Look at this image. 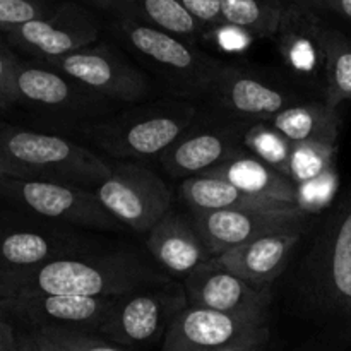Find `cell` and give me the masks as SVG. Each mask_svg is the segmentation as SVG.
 Here are the masks:
<instances>
[{"label":"cell","mask_w":351,"mask_h":351,"mask_svg":"<svg viewBox=\"0 0 351 351\" xmlns=\"http://www.w3.org/2000/svg\"><path fill=\"white\" fill-rule=\"evenodd\" d=\"M5 47H9V45H7L5 36H3V34L0 33V48H5Z\"/></svg>","instance_id":"b9f144b4"},{"label":"cell","mask_w":351,"mask_h":351,"mask_svg":"<svg viewBox=\"0 0 351 351\" xmlns=\"http://www.w3.org/2000/svg\"><path fill=\"white\" fill-rule=\"evenodd\" d=\"M50 14L45 0H0V33L5 36L16 27Z\"/></svg>","instance_id":"4dcf8cb0"},{"label":"cell","mask_w":351,"mask_h":351,"mask_svg":"<svg viewBox=\"0 0 351 351\" xmlns=\"http://www.w3.org/2000/svg\"><path fill=\"white\" fill-rule=\"evenodd\" d=\"M117 36L178 98L213 96L225 62L167 31L115 21Z\"/></svg>","instance_id":"3957f363"},{"label":"cell","mask_w":351,"mask_h":351,"mask_svg":"<svg viewBox=\"0 0 351 351\" xmlns=\"http://www.w3.org/2000/svg\"><path fill=\"white\" fill-rule=\"evenodd\" d=\"M250 125L247 120L209 125L194 123L160 158L161 167L170 177L180 180L208 173L245 149L243 137Z\"/></svg>","instance_id":"9a60e30c"},{"label":"cell","mask_w":351,"mask_h":351,"mask_svg":"<svg viewBox=\"0 0 351 351\" xmlns=\"http://www.w3.org/2000/svg\"><path fill=\"white\" fill-rule=\"evenodd\" d=\"M0 351H21L16 328L0 319Z\"/></svg>","instance_id":"d590c367"},{"label":"cell","mask_w":351,"mask_h":351,"mask_svg":"<svg viewBox=\"0 0 351 351\" xmlns=\"http://www.w3.org/2000/svg\"><path fill=\"white\" fill-rule=\"evenodd\" d=\"M211 98L230 115L240 120L273 119L283 110L302 103V96L278 88L239 65L225 64Z\"/></svg>","instance_id":"ac0fdd59"},{"label":"cell","mask_w":351,"mask_h":351,"mask_svg":"<svg viewBox=\"0 0 351 351\" xmlns=\"http://www.w3.org/2000/svg\"><path fill=\"white\" fill-rule=\"evenodd\" d=\"M187 304L223 314L266 321L269 311V287H256L233 273L206 263L184 280Z\"/></svg>","instance_id":"e0dca14e"},{"label":"cell","mask_w":351,"mask_h":351,"mask_svg":"<svg viewBox=\"0 0 351 351\" xmlns=\"http://www.w3.org/2000/svg\"><path fill=\"white\" fill-rule=\"evenodd\" d=\"M204 175L223 178L228 184L235 185L237 189H240L245 194L254 195V197L298 206L297 185L287 175L274 170L273 167L261 161L259 158L250 154L247 149H242L239 154L225 161L221 167L215 168Z\"/></svg>","instance_id":"603a6c76"},{"label":"cell","mask_w":351,"mask_h":351,"mask_svg":"<svg viewBox=\"0 0 351 351\" xmlns=\"http://www.w3.org/2000/svg\"><path fill=\"white\" fill-rule=\"evenodd\" d=\"M96 9L112 14L117 21L143 24L167 31L194 43L206 36V27L199 24L177 0H86Z\"/></svg>","instance_id":"7402d4cb"},{"label":"cell","mask_w":351,"mask_h":351,"mask_svg":"<svg viewBox=\"0 0 351 351\" xmlns=\"http://www.w3.org/2000/svg\"><path fill=\"white\" fill-rule=\"evenodd\" d=\"M117 298V297H115ZM115 298L62 297V295H38V297L7 298L0 300V319L27 328L26 331L43 328L84 329L98 332Z\"/></svg>","instance_id":"2e32d148"},{"label":"cell","mask_w":351,"mask_h":351,"mask_svg":"<svg viewBox=\"0 0 351 351\" xmlns=\"http://www.w3.org/2000/svg\"><path fill=\"white\" fill-rule=\"evenodd\" d=\"M308 216L298 206L285 209H226V211H191V218L204 239L211 256L243 245L271 233L302 232Z\"/></svg>","instance_id":"7c38bea8"},{"label":"cell","mask_w":351,"mask_h":351,"mask_svg":"<svg viewBox=\"0 0 351 351\" xmlns=\"http://www.w3.org/2000/svg\"><path fill=\"white\" fill-rule=\"evenodd\" d=\"M322 24L304 5H287L280 31V50L287 67L304 81L326 89Z\"/></svg>","instance_id":"44dd1931"},{"label":"cell","mask_w":351,"mask_h":351,"mask_svg":"<svg viewBox=\"0 0 351 351\" xmlns=\"http://www.w3.org/2000/svg\"><path fill=\"white\" fill-rule=\"evenodd\" d=\"M7 178H36L29 170L19 167L9 158L3 156L0 153V180H7Z\"/></svg>","instance_id":"e575fe53"},{"label":"cell","mask_w":351,"mask_h":351,"mask_svg":"<svg viewBox=\"0 0 351 351\" xmlns=\"http://www.w3.org/2000/svg\"><path fill=\"white\" fill-rule=\"evenodd\" d=\"M17 338H19L21 351H40V350H38V346L34 345L33 338H31V335L27 331L17 332Z\"/></svg>","instance_id":"ab89813d"},{"label":"cell","mask_w":351,"mask_h":351,"mask_svg":"<svg viewBox=\"0 0 351 351\" xmlns=\"http://www.w3.org/2000/svg\"><path fill=\"white\" fill-rule=\"evenodd\" d=\"M331 10H336V12L341 14L343 17L351 21V0H336V3L332 5Z\"/></svg>","instance_id":"60d3db41"},{"label":"cell","mask_w":351,"mask_h":351,"mask_svg":"<svg viewBox=\"0 0 351 351\" xmlns=\"http://www.w3.org/2000/svg\"><path fill=\"white\" fill-rule=\"evenodd\" d=\"M31 335V338H33L34 345L38 346V350L40 351H67L65 348H62L58 343H55L53 339L47 338L45 335H41L40 331H27Z\"/></svg>","instance_id":"8d00e7d4"},{"label":"cell","mask_w":351,"mask_h":351,"mask_svg":"<svg viewBox=\"0 0 351 351\" xmlns=\"http://www.w3.org/2000/svg\"><path fill=\"white\" fill-rule=\"evenodd\" d=\"M95 17L74 2H64L40 19L29 21L5 34L10 48L23 51L31 60L47 62L74 53L98 41Z\"/></svg>","instance_id":"8fae6325"},{"label":"cell","mask_w":351,"mask_h":351,"mask_svg":"<svg viewBox=\"0 0 351 351\" xmlns=\"http://www.w3.org/2000/svg\"><path fill=\"white\" fill-rule=\"evenodd\" d=\"M41 64L117 105H137L153 96V86L147 75L106 43H95Z\"/></svg>","instance_id":"9c48e42d"},{"label":"cell","mask_w":351,"mask_h":351,"mask_svg":"<svg viewBox=\"0 0 351 351\" xmlns=\"http://www.w3.org/2000/svg\"><path fill=\"white\" fill-rule=\"evenodd\" d=\"M267 339H269V331L261 335L259 338L252 339V341L243 343V345H239V346H232V348H226L221 351H264V346H266Z\"/></svg>","instance_id":"74e56055"},{"label":"cell","mask_w":351,"mask_h":351,"mask_svg":"<svg viewBox=\"0 0 351 351\" xmlns=\"http://www.w3.org/2000/svg\"><path fill=\"white\" fill-rule=\"evenodd\" d=\"M53 339L55 343L67 351H123L119 345L106 339L105 336L95 335L93 331L84 329H65V328H43L34 329Z\"/></svg>","instance_id":"f546056e"},{"label":"cell","mask_w":351,"mask_h":351,"mask_svg":"<svg viewBox=\"0 0 351 351\" xmlns=\"http://www.w3.org/2000/svg\"><path fill=\"white\" fill-rule=\"evenodd\" d=\"M285 10V0H221V14L226 26L254 38L276 36Z\"/></svg>","instance_id":"484cf974"},{"label":"cell","mask_w":351,"mask_h":351,"mask_svg":"<svg viewBox=\"0 0 351 351\" xmlns=\"http://www.w3.org/2000/svg\"><path fill=\"white\" fill-rule=\"evenodd\" d=\"M302 232L271 233L213 257L209 263L256 285L269 287L285 271Z\"/></svg>","instance_id":"ffe728a7"},{"label":"cell","mask_w":351,"mask_h":351,"mask_svg":"<svg viewBox=\"0 0 351 351\" xmlns=\"http://www.w3.org/2000/svg\"><path fill=\"white\" fill-rule=\"evenodd\" d=\"M173 283L137 250H98L31 267L0 269V300L62 295L115 298Z\"/></svg>","instance_id":"6da1fadb"},{"label":"cell","mask_w":351,"mask_h":351,"mask_svg":"<svg viewBox=\"0 0 351 351\" xmlns=\"http://www.w3.org/2000/svg\"><path fill=\"white\" fill-rule=\"evenodd\" d=\"M21 58L12 48H0V112L17 106V64Z\"/></svg>","instance_id":"d6a6232c"},{"label":"cell","mask_w":351,"mask_h":351,"mask_svg":"<svg viewBox=\"0 0 351 351\" xmlns=\"http://www.w3.org/2000/svg\"><path fill=\"white\" fill-rule=\"evenodd\" d=\"M93 192L103 208L125 228L149 233L171 211V194L167 182L143 165L112 161V173Z\"/></svg>","instance_id":"ba28073f"},{"label":"cell","mask_w":351,"mask_h":351,"mask_svg":"<svg viewBox=\"0 0 351 351\" xmlns=\"http://www.w3.org/2000/svg\"><path fill=\"white\" fill-rule=\"evenodd\" d=\"M180 195L191 211H226V209H285L297 204L269 201L245 194L235 185L211 175H199L180 184Z\"/></svg>","instance_id":"cb8c5ba5"},{"label":"cell","mask_w":351,"mask_h":351,"mask_svg":"<svg viewBox=\"0 0 351 351\" xmlns=\"http://www.w3.org/2000/svg\"><path fill=\"white\" fill-rule=\"evenodd\" d=\"M187 305L184 287L175 283L117 297L98 332L119 346L153 341Z\"/></svg>","instance_id":"30bf717a"},{"label":"cell","mask_w":351,"mask_h":351,"mask_svg":"<svg viewBox=\"0 0 351 351\" xmlns=\"http://www.w3.org/2000/svg\"><path fill=\"white\" fill-rule=\"evenodd\" d=\"M0 153L36 178L95 189L112 173V161L55 132L0 122Z\"/></svg>","instance_id":"277c9868"},{"label":"cell","mask_w":351,"mask_h":351,"mask_svg":"<svg viewBox=\"0 0 351 351\" xmlns=\"http://www.w3.org/2000/svg\"><path fill=\"white\" fill-rule=\"evenodd\" d=\"M321 40L326 58L324 101L338 110L341 103L351 101V40L331 27H322Z\"/></svg>","instance_id":"4316f807"},{"label":"cell","mask_w":351,"mask_h":351,"mask_svg":"<svg viewBox=\"0 0 351 351\" xmlns=\"http://www.w3.org/2000/svg\"><path fill=\"white\" fill-rule=\"evenodd\" d=\"M153 263L170 278H187L213 259L191 216L168 211L147 237Z\"/></svg>","instance_id":"d6986e66"},{"label":"cell","mask_w":351,"mask_h":351,"mask_svg":"<svg viewBox=\"0 0 351 351\" xmlns=\"http://www.w3.org/2000/svg\"><path fill=\"white\" fill-rule=\"evenodd\" d=\"M280 130L288 141L322 143L336 146L339 134V113L326 101H302L264 120Z\"/></svg>","instance_id":"d4e9b609"},{"label":"cell","mask_w":351,"mask_h":351,"mask_svg":"<svg viewBox=\"0 0 351 351\" xmlns=\"http://www.w3.org/2000/svg\"><path fill=\"white\" fill-rule=\"evenodd\" d=\"M243 147L261 161L288 177V163H290L293 143L273 125L267 122L252 123L243 137Z\"/></svg>","instance_id":"83f0119b"},{"label":"cell","mask_w":351,"mask_h":351,"mask_svg":"<svg viewBox=\"0 0 351 351\" xmlns=\"http://www.w3.org/2000/svg\"><path fill=\"white\" fill-rule=\"evenodd\" d=\"M206 29L226 26L221 14V0H177Z\"/></svg>","instance_id":"836d02e7"},{"label":"cell","mask_w":351,"mask_h":351,"mask_svg":"<svg viewBox=\"0 0 351 351\" xmlns=\"http://www.w3.org/2000/svg\"><path fill=\"white\" fill-rule=\"evenodd\" d=\"M17 106H24L53 125L84 129L120 110L117 103L95 95L74 79L38 60L17 64Z\"/></svg>","instance_id":"5b68a950"},{"label":"cell","mask_w":351,"mask_h":351,"mask_svg":"<svg viewBox=\"0 0 351 351\" xmlns=\"http://www.w3.org/2000/svg\"><path fill=\"white\" fill-rule=\"evenodd\" d=\"M336 189V173L335 168L324 175V177L317 178L311 184L298 185V208L305 211L307 215L319 211L322 206L328 204L331 201L332 194Z\"/></svg>","instance_id":"1f68e13d"},{"label":"cell","mask_w":351,"mask_h":351,"mask_svg":"<svg viewBox=\"0 0 351 351\" xmlns=\"http://www.w3.org/2000/svg\"><path fill=\"white\" fill-rule=\"evenodd\" d=\"M336 146L322 143L293 144L288 163V178L295 185H305L324 177L335 168Z\"/></svg>","instance_id":"f1b7e54d"},{"label":"cell","mask_w":351,"mask_h":351,"mask_svg":"<svg viewBox=\"0 0 351 351\" xmlns=\"http://www.w3.org/2000/svg\"><path fill=\"white\" fill-rule=\"evenodd\" d=\"M0 201L9 208L77 228L120 232L117 221L98 201L93 189L45 178L0 180Z\"/></svg>","instance_id":"8992f818"},{"label":"cell","mask_w":351,"mask_h":351,"mask_svg":"<svg viewBox=\"0 0 351 351\" xmlns=\"http://www.w3.org/2000/svg\"><path fill=\"white\" fill-rule=\"evenodd\" d=\"M103 250L72 226L19 209L0 211V269L31 267L50 261Z\"/></svg>","instance_id":"52a82bcc"},{"label":"cell","mask_w":351,"mask_h":351,"mask_svg":"<svg viewBox=\"0 0 351 351\" xmlns=\"http://www.w3.org/2000/svg\"><path fill=\"white\" fill-rule=\"evenodd\" d=\"M311 263V290L317 304L351 315V199L331 216Z\"/></svg>","instance_id":"4fadbf2b"},{"label":"cell","mask_w":351,"mask_h":351,"mask_svg":"<svg viewBox=\"0 0 351 351\" xmlns=\"http://www.w3.org/2000/svg\"><path fill=\"white\" fill-rule=\"evenodd\" d=\"M266 321L187 305L165 332L163 351H221L267 332Z\"/></svg>","instance_id":"5bb4252c"},{"label":"cell","mask_w":351,"mask_h":351,"mask_svg":"<svg viewBox=\"0 0 351 351\" xmlns=\"http://www.w3.org/2000/svg\"><path fill=\"white\" fill-rule=\"evenodd\" d=\"M295 3L307 7V9H332L336 0H295Z\"/></svg>","instance_id":"f35d334b"},{"label":"cell","mask_w":351,"mask_h":351,"mask_svg":"<svg viewBox=\"0 0 351 351\" xmlns=\"http://www.w3.org/2000/svg\"><path fill=\"white\" fill-rule=\"evenodd\" d=\"M197 106L187 99L144 103L89 123L79 130L113 160L161 158L195 123Z\"/></svg>","instance_id":"7a4b0ae2"}]
</instances>
